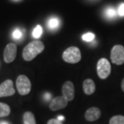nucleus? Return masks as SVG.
Wrapping results in <instances>:
<instances>
[{"instance_id": "4", "label": "nucleus", "mask_w": 124, "mask_h": 124, "mask_svg": "<svg viewBox=\"0 0 124 124\" xmlns=\"http://www.w3.org/2000/svg\"><path fill=\"white\" fill-rule=\"evenodd\" d=\"M97 72L99 77L101 79H106L109 77L111 72V65L107 59L101 58L98 61Z\"/></svg>"}, {"instance_id": "7", "label": "nucleus", "mask_w": 124, "mask_h": 124, "mask_svg": "<svg viewBox=\"0 0 124 124\" xmlns=\"http://www.w3.org/2000/svg\"><path fill=\"white\" fill-rule=\"evenodd\" d=\"M15 90L14 88L13 82L10 79L4 81L0 85V97H10L15 94Z\"/></svg>"}, {"instance_id": "9", "label": "nucleus", "mask_w": 124, "mask_h": 124, "mask_svg": "<svg viewBox=\"0 0 124 124\" xmlns=\"http://www.w3.org/2000/svg\"><path fill=\"white\" fill-rule=\"evenodd\" d=\"M62 94L68 101H72L75 98V86L72 82L66 81L62 86Z\"/></svg>"}, {"instance_id": "18", "label": "nucleus", "mask_w": 124, "mask_h": 124, "mask_svg": "<svg viewBox=\"0 0 124 124\" xmlns=\"http://www.w3.org/2000/svg\"><path fill=\"white\" fill-rule=\"evenodd\" d=\"M106 15L109 18L115 17L116 16L115 10H114L113 8L107 9L106 11Z\"/></svg>"}, {"instance_id": "12", "label": "nucleus", "mask_w": 124, "mask_h": 124, "mask_svg": "<svg viewBox=\"0 0 124 124\" xmlns=\"http://www.w3.org/2000/svg\"><path fill=\"white\" fill-rule=\"evenodd\" d=\"M23 124H36V119L35 115L30 111L26 112L23 115Z\"/></svg>"}, {"instance_id": "25", "label": "nucleus", "mask_w": 124, "mask_h": 124, "mask_svg": "<svg viewBox=\"0 0 124 124\" xmlns=\"http://www.w3.org/2000/svg\"><path fill=\"white\" fill-rule=\"evenodd\" d=\"M0 124H10L8 122L6 121H0Z\"/></svg>"}, {"instance_id": "21", "label": "nucleus", "mask_w": 124, "mask_h": 124, "mask_svg": "<svg viewBox=\"0 0 124 124\" xmlns=\"http://www.w3.org/2000/svg\"><path fill=\"white\" fill-rule=\"evenodd\" d=\"M118 13L121 17L124 16V4H121L120 5L119 10H118Z\"/></svg>"}, {"instance_id": "14", "label": "nucleus", "mask_w": 124, "mask_h": 124, "mask_svg": "<svg viewBox=\"0 0 124 124\" xmlns=\"http://www.w3.org/2000/svg\"><path fill=\"white\" fill-rule=\"evenodd\" d=\"M109 124H124V116L115 115L110 119Z\"/></svg>"}, {"instance_id": "23", "label": "nucleus", "mask_w": 124, "mask_h": 124, "mask_svg": "<svg viewBox=\"0 0 124 124\" xmlns=\"http://www.w3.org/2000/svg\"><path fill=\"white\" fill-rule=\"evenodd\" d=\"M57 119L58 120H59L60 121H64L65 120V117L63 116H62V115H60V116H59L57 117Z\"/></svg>"}, {"instance_id": "6", "label": "nucleus", "mask_w": 124, "mask_h": 124, "mask_svg": "<svg viewBox=\"0 0 124 124\" xmlns=\"http://www.w3.org/2000/svg\"><path fill=\"white\" fill-rule=\"evenodd\" d=\"M17 46L14 43H10L7 45L4 50V60L6 63H10L13 62L17 57Z\"/></svg>"}, {"instance_id": "22", "label": "nucleus", "mask_w": 124, "mask_h": 124, "mask_svg": "<svg viewBox=\"0 0 124 124\" xmlns=\"http://www.w3.org/2000/svg\"><path fill=\"white\" fill-rule=\"evenodd\" d=\"M50 97H51V95L48 94V93H46V94H45L44 96V98L46 100V101H48L50 99Z\"/></svg>"}, {"instance_id": "1", "label": "nucleus", "mask_w": 124, "mask_h": 124, "mask_svg": "<svg viewBox=\"0 0 124 124\" xmlns=\"http://www.w3.org/2000/svg\"><path fill=\"white\" fill-rule=\"evenodd\" d=\"M44 48L45 46L41 41L39 40L32 41L29 44H28L23 50V59L26 62L32 61L39 54L42 53Z\"/></svg>"}, {"instance_id": "15", "label": "nucleus", "mask_w": 124, "mask_h": 124, "mask_svg": "<svg viewBox=\"0 0 124 124\" xmlns=\"http://www.w3.org/2000/svg\"><path fill=\"white\" fill-rule=\"evenodd\" d=\"M59 26V21L57 18H51L48 22V27L51 30H54L57 28Z\"/></svg>"}, {"instance_id": "16", "label": "nucleus", "mask_w": 124, "mask_h": 124, "mask_svg": "<svg viewBox=\"0 0 124 124\" xmlns=\"http://www.w3.org/2000/svg\"><path fill=\"white\" fill-rule=\"evenodd\" d=\"M42 32H43V30H42V28L40 25H37V26L35 28V29L33 30L32 32V36L34 38H39L41 35H42Z\"/></svg>"}, {"instance_id": "13", "label": "nucleus", "mask_w": 124, "mask_h": 124, "mask_svg": "<svg viewBox=\"0 0 124 124\" xmlns=\"http://www.w3.org/2000/svg\"><path fill=\"white\" fill-rule=\"evenodd\" d=\"M10 114V108L8 104L0 102V118L7 116Z\"/></svg>"}, {"instance_id": "10", "label": "nucleus", "mask_w": 124, "mask_h": 124, "mask_svg": "<svg viewBox=\"0 0 124 124\" xmlns=\"http://www.w3.org/2000/svg\"><path fill=\"white\" fill-rule=\"evenodd\" d=\"M101 115V112L97 107H92L88 109L85 113V119L88 121H95Z\"/></svg>"}, {"instance_id": "3", "label": "nucleus", "mask_w": 124, "mask_h": 124, "mask_svg": "<svg viewBox=\"0 0 124 124\" xmlns=\"http://www.w3.org/2000/svg\"><path fill=\"white\" fill-rule=\"evenodd\" d=\"M16 86L19 93L21 95L28 94L31 90L32 85L30 79L26 75H19L16 81Z\"/></svg>"}, {"instance_id": "2", "label": "nucleus", "mask_w": 124, "mask_h": 124, "mask_svg": "<svg viewBox=\"0 0 124 124\" xmlns=\"http://www.w3.org/2000/svg\"><path fill=\"white\" fill-rule=\"evenodd\" d=\"M62 58L64 62L69 63H77L81 59V54L77 47L71 46L64 50L62 54Z\"/></svg>"}, {"instance_id": "8", "label": "nucleus", "mask_w": 124, "mask_h": 124, "mask_svg": "<svg viewBox=\"0 0 124 124\" xmlns=\"http://www.w3.org/2000/svg\"><path fill=\"white\" fill-rule=\"evenodd\" d=\"M68 101L66 100L63 95L59 96L52 99L49 105V108L52 111L62 110L68 106Z\"/></svg>"}, {"instance_id": "19", "label": "nucleus", "mask_w": 124, "mask_h": 124, "mask_svg": "<svg viewBox=\"0 0 124 124\" xmlns=\"http://www.w3.org/2000/svg\"><path fill=\"white\" fill-rule=\"evenodd\" d=\"M13 37L15 39H19L22 37V32L19 31V29H16L15 31L13 32Z\"/></svg>"}, {"instance_id": "11", "label": "nucleus", "mask_w": 124, "mask_h": 124, "mask_svg": "<svg viewBox=\"0 0 124 124\" xmlns=\"http://www.w3.org/2000/svg\"><path fill=\"white\" fill-rule=\"evenodd\" d=\"M83 89L84 93L87 95H90L93 94L96 90V86L94 81L91 79L84 80L83 83Z\"/></svg>"}, {"instance_id": "20", "label": "nucleus", "mask_w": 124, "mask_h": 124, "mask_svg": "<svg viewBox=\"0 0 124 124\" xmlns=\"http://www.w3.org/2000/svg\"><path fill=\"white\" fill-rule=\"evenodd\" d=\"M47 124H63L62 121H60L57 119H51L48 121Z\"/></svg>"}, {"instance_id": "24", "label": "nucleus", "mask_w": 124, "mask_h": 124, "mask_svg": "<svg viewBox=\"0 0 124 124\" xmlns=\"http://www.w3.org/2000/svg\"><path fill=\"white\" fill-rule=\"evenodd\" d=\"M121 89H122V90L124 92V78L123 81H122V82H121Z\"/></svg>"}, {"instance_id": "17", "label": "nucleus", "mask_w": 124, "mask_h": 124, "mask_svg": "<svg viewBox=\"0 0 124 124\" xmlns=\"http://www.w3.org/2000/svg\"><path fill=\"white\" fill-rule=\"evenodd\" d=\"M95 36L92 32H88L85 33L82 36V39L84 40L85 41H92L94 39Z\"/></svg>"}, {"instance_id": "5", "label": "nucleus", "mask_w": 124, "mask_h": 124, "mask_svg": "<svg viewBox=\"0 0 124 124\" xmlns=\"http://www.w3.org/2000/svg\"><path fill=\"white\" fill-rule=\"evenodd\" d=\"M110 59L112 63L116 65L124 63V47L121 45H115L111 50Z\"/></svg>"}]
</instances>
